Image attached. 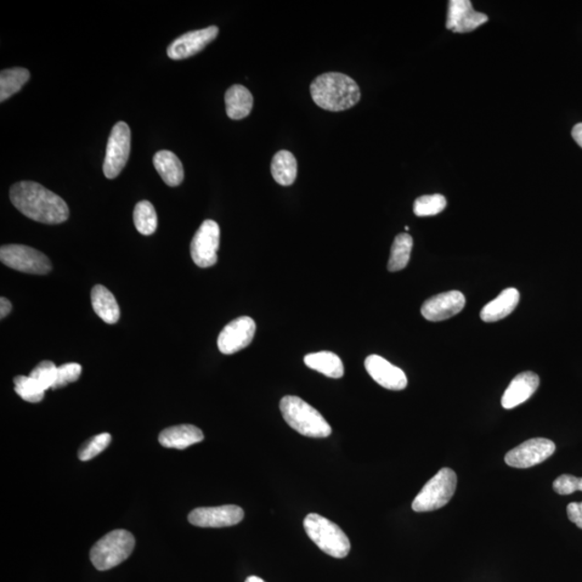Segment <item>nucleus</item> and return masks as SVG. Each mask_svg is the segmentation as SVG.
I'll use <instances>...</instances> for the list:
<instances>
[{
    "instance_id": "nucleus-20",
    "label": "nucleus",
    "mask_w": 582,
    "mask_h": 582,
    "mask_svg": "<svg viewBox=\"0 0 582 582\" xmlns=\"http://www.w3.org/2000/svg\"><path fill=\"white\" fill-rule=\"evenodd\" d=\"M154 166L163 182L169 186H177L185 177L183 163L172 151H157L154 157Z\"/></svg>"
},
{
    "instance_id": "nucleus-18",
    "label": "nucleus",
    "mask_w": 582,
    "mask_h": 582,
    "mask_svg": "<svg viewBox=\"0 0 582 582\" xmlns=\"http://www.w3.org/2000/svg\"><path fill=\"white\" fill-rule=\"evenodd\" d=\"M205 440V434L195 425H177L164 429L159 443L168 449L184 450Z\"/></svg>"
},
{
    "instance_id": "nucleus-37",
    "label": "nucleus",
    "mask_w": 582,
    "mask_h": 582,
    "mask_svg": "<svg viewBox=\"0 0 582 582\" xmlns=\"http://www.w3.org/2000/svg\"><path fill=\"white\" fill-rule=\"evenodd\" d=\"M245 582H265L263 579L257 577V576H251Z\"/></svg>"
},
{
    "instance_id": "nucleus-19",
    "label": "nucleus",
    "mask_w": 582,
    "mask_h": 582,
    "mask_svg": "<svg viewBox=\"0 0 582 582\" xmlns=\"http://www.w3.org/2000/svg\"><path fill=\"white\" fill-rule=\"evenodd\" d=\"M519 301L520 293L516 288H507L493 301L485 305L480 313V318L485 323H495L510 315L518 307Z\"/></svg>"
},
{
    "instance_id": "nucleus-26",
    "label": "nucleus",
    "mask_w": 582,
    "mask_h": 582,
    "mask_svg": "<svg viewBox=\"0 0 582 582\" xmlns=\"http://www.w3.org/2000/svg\"><path fill=\"white\" fill-rule=\"evenodd\" d=\"M412 247H414V239L411 235L401 234L395 237L387 264L389 272H398L408 265Z\"/></svg>"
},
{
    "instance_id": "nucleus-7",
    "label": "nucleus",
    "mask_w": 582,
    "mask_h": 582,
    "mask_svg": "<svg viewBox=\"0 0 582 582\" xmlns=\"http://www.w3.org/2000/svg\"><path fill=\"white\" fill-rule=\"evenodd\" d=\"M0 260L7 267L27 274L46 275L52 270V264L44 253L25 245L3 246Z\"/></svg>"
},
{
    "instance_id": "nucleus-1",
    "label": "nucleus",
    "mask_w": 582,
    "mask_h": 582,
    "mask_svg": "<svg viewBox=\"0 0 582 582\" xmlns=\"http://www.w3.org/2000/svg\"><path fill=\"white\" fill-rule=\"evenodd\" d=\"M10 200L16 210L38 223L59 224L70 217L66 202L41 184L21 182L14 185L10 189Z\"/></svg>"
},
{
    "instance_id": "nucleus-22",
    "label": "nucleus",
    "mask_w": 582,
    "mask_h": 582,
    "mask_svg": "<svg viewBox=\"0 0 582 582\" xmlns=\"http://www.w3.org/2000/svg\"><path fill=\"white\" fill-rule=\"evenodd\" d=\"M91 301L96 315L106 324L114 325L120 319V308L112 293L106 287L96 285L91 292Z\"/></svg>"
},
{
    "instance_id": "nucleus-29",
    "label": "nucleus",
    "mask_w": 582,
    "mask_h": 582,
    "mask_svg": "<svg viewBox=\"0 0 582 582\" xmlns=\"http://www.w3.org/2000/svg\"><path fill=\"white\" fill-rule=\"evenodd\" d=\"M445 207L446 200L444 196H423L415 202L414 212L419 217L434 216L442 213Z\"/></svg>"
},
{
    "instance_id": "nucleus-10",
    "label": "nucleus",
    "mask_w": 582,
    "mask_h": 582,
    "mask_svg": "<svg viewBox=\"0 0 582 582\" xmlns=\"http://www.w3.org/2000/svg\"><path fill=\"white\" fill-rule=\"evenodd\" d=\"M555 452L556 444L551 440L534 438L508 452L505 462L508 466L513 468H530L549 459Z\"/></svg>"
},
{
    "instance_id": "nucleus-5",
    "label": "nucleus",
    "mask_w": 582,
    "mask_h": 582,
    "mask_svg": "<svg viewBox=\"0 0 582 582\" xmlns=\"http://www.w3.org/2000/svg\"><path fill=\"white\" fill-rule=\"evenodd\" d=\"M134 536L126 530L105 535L93 546L90 558L96 569L109 570L126 561L134 550Z\"/></svg>"
},
{
    "instance_id": "nucleus-25",
    "label": "nucleus",
    "mask_w": 582,
    "mask_h": 582,
    "mask_svg": "<svg viewBox=\"0 0 582 582\" xmlns=\"http://www.w3.org/2000/svg\"><path fill=\"white\" fill-rule=\"evenodd\" d=\"M30 78V72L22 67H14L0 72V101L4 103L11 96L18 93Z\"/></svg>"
},
{
    "instance_id": "nucleus-34",
    "label": "nucleus",
    "mask_w": 582,
    "mask_h": 582,
    "mask_svg": "<svg viewBox=\"0 0 582 582\" xmlns=\"http://www.w3.org/2000/svg\"><path fill=\"white\" fill-rule=\"evenodd\" d=\"M567 510L569 521L582 530V502H570Z\"/></svg>"
},
{
    "instance_id": "nucleus-27",
    "label": "nucleus",
    "mask_w": 582,
    "mask_h": 582,
    "mask_svg": "<svg viewBox=\"0 0 582 582\" xmlns=\"http://www.w3.org/2000/svg\"><path fill=\"white\" fill-rule=\"evenodd\" d=\"M134 224L139 234L151 235L156 233L157 217L154 205L148 201H140L135 206Z\"/></svg>"
},
{
    "instance_id": "nucleus-36",
    "label": "nucleus",
    "mask_w": 582,
    "mask_h": 582,
    "mask_svg": "<svg viewBox=\"0 0 582 582\" xmlns=\"http://www.w3.org/2000/svg\"><path fill=\"white\" fill-rule=\"evenodd\" d=\"M573 138L582 148V123L576 124L573 129Z\"/></svg>"
},
{
    "instance_id": "nucleus-31",
    "label": "nucleus",
    "mask_w": 582,
    "mask_h": 582,
    "mask_svg": "<svg viewBox=\"0 0 582 582\" xmlns=\"http://www.w3.org/2000/svg\"><path fill=\"white\" fill-rule=\"evenodd\" d=\"M56 376H58V367L52 361L44 360L36 366V368L31 372L30 377L36 380L44 391L53 388Z\"/></svg>"
},
{
    "instance_id": "nucleus-12",
    "label": "nucleus",
    "mask_w": 582,
    "mask_h": 582,
    "mask_svg": "<svg viewBox=\"0 0 582 582\" xmlns=\"http://www.w3.org/2000/svg\"><path fill=\"white\" fill-rule=\"evenodd\" d=\"M244 519V511L234 505L196 508L189 514L192 525L199 528H228L240 523Z\"/></svg>"
},
{
    "instance_id": "nucleus-14",
    "label": "nucleus",
    "mask_w": 582,
    "mask_h": 582,
    "mask_svg": "<svg viewBox=\"0 0 582 582\" xmlns=\"http://www.w3.org/2000/svg\"><path fill=\"white\" fill-rule=\"evenodd\" d=\"M466 299L461 291L439 293L424 302L421 313L429 321H442L453 318L465 308Z\"/></svg>"
},
{
    "instance_id": "nucleus-35",
    "label": "nucleus",
    "mask_w": 582,
    "mask_h": 582,
    "mask_svg": "<svg viewBox=\"0 0 582 582\" xmlns=\"http://www.w3.org/2000/svg\"><path fill=\"white\" fill-rule=\"evenodd\" d=\"M11 310H13V304H11L8 299L4 297L0 299V319L4 320L7 318Z\"/></svg>"
},
{
    "instance_id": "nucleus-2",
    "label": "nucleus",
    "mask_w": 582,
    "mask_h": 582,
    "mask_svg": "<svg viewBox=\"0 0 582 582\" xmlns=\"http://www.w3.org/2000/svg\"><path fill=\"white\" fill-rule=\"evenodd\" d=\"M310 91L314 103L329 111L352 109L360 100L358 84L341 72L323 73L310 83Z\"/></svg>"
},
{
    "instance_id": "nucleus-3",
    "label": "nucleus",
    "mask_w": 582,
    "mask_h": 582,
    "mask_svg": "<svg viewBox=\"0 0 582 582\" xmlns=\"http://www.w3.org/2000/svg\"><path fill=\"white\" fill-rule=\"evenodd\" d=\"M282 417L291 428L310 438L329 437L331 426L318 410L297 396H285L281 400Z\"/></svg>"
},
{
    "instance_id": "nucleus-4",
    "label": "nucleus",
    "mask_w": 582,
    "mask_h": 582,
    "mask_svg": "<svg viewBox=\"0 0 582 582\" xmlns=\"http://www.w3.org/2000/svg\"><path fill=\"white\" fill-rule=\"evenodd\" d=\"M303 527L310 540L328 556L343 558L350 551V541L336 523L320 514L310 513L304 519Z\"/></svg>"
},
{
    "instance_id": "nucleus-13",
    "label": "nucleus",
    "mask_w": 582,
    "mask_h": 582,
    "mask_svg": "<svg viewBox=\"0 0 582 582\" xmlns=\"http://www.w3.org/2000/svg\"><path fill=\"white\" fill-rule=\"evenodd\" d=\"M219 33L217 26L203 28V30L186 33L185 35L175 39L167 48L169 59L179 61L191 58L205 50L216 39Z\"/></svg>"
},
{
    "instance_id": "nucleus-9",
    "label": "nucleus",
    "mask_w": 582,
    "mask_h": 582,
    "mask_svg": "<svg viewBox=\"0 0 582 582\" xmlns=\"http://www.w3.org/2000/svg\"><path fill=\"white\" fill-rule=\"evenodd\" d=\"M220 245L219 224L207 219L201 224L191 242L190 253L194 262L200 268H210L216 264Z\"/></svg>"
},
{
    "instance_id": "nucleus-33",
    "label": "nucleus",
    "mask_w": 582,
    "mask_h": 582,
    "mask_svg": "<svg viewBox=\"0 0 582 582\" xmlns=\"http://www.w3.org/2000/svg\"><path fill=\"white\" fill-rule=\"evenodd\" d=\"M553 490L559 495H569L575 491H582V478L572 476V474H562L553 482Z\"/></svg>"
},
{
    "instance_id": "nucleus-11",
    "label": "nucleus",
    "mask_w": 582,
    "mask_h": 582,
    "mask_svg": "<svg viewBox=\"0 0 582 582\" xmlns=\"http://www.w3.org/2000/svg\"><path fill=\"white\" fill-rule=\"evenodd\" d=\"M256 333V323L248 316H241L225 326L218 337V348L225 355L240 352L253 341Z\"/></svg>"
},
{
    "instance_id": "nucleus-30",
    "label": "nucleus",
    "mask_w": 582,
    "mask_h": 582,
    "mask_svg": "<svg viewBox=\"0 0 582 582\" xmlns=\"http://www.w3.org/2000/svg\"><path fill=\"white\" fill-rule=\"evenodd\" d=\"M110 442L111 436L107 433L100 434L98 436L89 439L78 452L79 460L87 462L94 459L96 455L101 453L110 444Z\"/></svg>"
},
{
    "instance_id": "nucleus-6",
    "label": "nucleus",
    "mask_w": 582,
    "mask_h": 582,
    "mask_svg": "<svg viewBox=\"0 0 582 582\" xmlns=\"http://www.w3.org/2000/svg\"><path fill=\"white\" fill-rule=\"evenodd\" d=\"M457 487V476L451 468H443L424 485L417 494L412 510L415 512H429L440 510L449 504Z\"/></svg>"
},
{
    "instance_id": "nucleus-28",
    "label": "nucleus",
    "mask_w": 582,
    "mask_h": 582,
    "mask_svg": "<svg viewBox=\"0 0 582 582\" xmlns=\"http://www.w3.org/2000/svg\"><path fill=\"white\" fill-rule=\"evenodd\" d=\"M14 382L16 394L27 403L37 404L43 399L46 391L33 377L18 376Z\"/></svg>"
},
{
    "instance_id": "nucleus-8",
    "label": "nucleus",
    "mask_w": 582,
    "mask_h": 582,
    "mask_svg": "<svg viewBox=\"0 0 582 582\" xmlns=\"http://www.w3.org/2000/svg\"><path fill=\"white\" fill-rule=\"evenodd\" d=\"M131 151V129L126 122H118L112 128L103 164L105 177L114 179L127 166Z\"/></svg>"
},
{
    "instance_id": "nucleus-24",
    "label": "nucleus",
    "mask_w": 582,
    "mask_h": 582,
    "mask_svg": "<svg viewBox=\"0 0 582 582\" xmlns=\"http://www.w3.org/2000/svg\"><path fill=\"white\" fill-rule=\"evenodd\" d=\"M271 173H272L275 182L281 186H291L295 183L298 173L295 156L291 151H279L273 157L272 164H271Z\"/></svg>"
},
{
    "instance_id": "nucleus-21",
    "label": "nucleus",
    "mask_w": 582,
    "mask_h": 582,
    "mask_svg": "<svg viewBox=\"0 0 582 582\" xmlns=\"http://www.w3.org/2000/svg\"><path fill=\"white\" fill-rule=\"evenodd\" d=\"M225 110L230 119L241 120L251 114L253 106V98L250 90L241 84L228 89L224 96Z\"/></svg>"
},
{
    "instance_id": "nucleus-23",
    "label": "nucleus",
    "mask_w": 582,
    "mask_h": 582,
    "mask_svg": "<svg viewBox=\"0 0 582 582\" xmlns=\"http://www.w3.org/2000/svg\"><path fill=\"white\" fill-rule=\"evenodd\" d=\"M304 364L309 368L328 377L340 378L344 376V366L340 358L331 352H320L305 356Z\"/></svg>"
},
{
    "instance_id": "nucleus-17",
    "label": "nucleus",
    "mask_w": 582,
    "mask_h": 582,
    "mask_svg": "<svg viewBox=\"0 0 582 582\" xmlns=\"http://www.w3.org/2000/svg\"><path fill=\"white\" fill-rule=\"evenodd\" d=\"M539 386V377L532 371L520 373L513 378L501 398L502 408L510 410L533 396Z\"/></svg>"
},
{
    "instance_id": "nucleus-15",
    "label": "nucleus",
    "mask_w": 582,
    "mask_h": 582,
    "mask_svg": "<svg viewBox=\"0 0 582 582\" xmlns=\"http://www.w3.org/2000/svg\"><path fill=\"white\" fill-rule=\"evenodd\" d=\"M367 372L378 386L391 391H403L408 386L405 373L378 355H370L365 360Z\"/></svg>"
},
{
    "instance_id": "nucleus-32",
    "label": "nucleus",
    "mask_w": 582,
    "mask_h": 582,
    "mask_svg": "<svg viewBox=\"0 0 582 582\" xmlns=\"http://www.w3.org/2000/svg\"><path fill=\"white\" fill-rule=\"evenodd\" d=\"M82 367L76 363L65 364L58 367V376L52 389H59L76 382L81 377Z\"/></svg>"
},
{
    "instance_id": "nucleus-16",
    "label": "nucleus",
    "mask_w": 582,
    "mask_h": 582,
    "mask_svg": "<svg viewBox=\"0 0 582 582\" xmlns=\"http://www.w3.org/2000/svg\"><path fill=\"white\" fill-rule=\"evenodd\" d=\"M489 18L472 8L469 0H451L446 28L454 33H469L487 24Z\"/></svg>"
}]
</instances>
